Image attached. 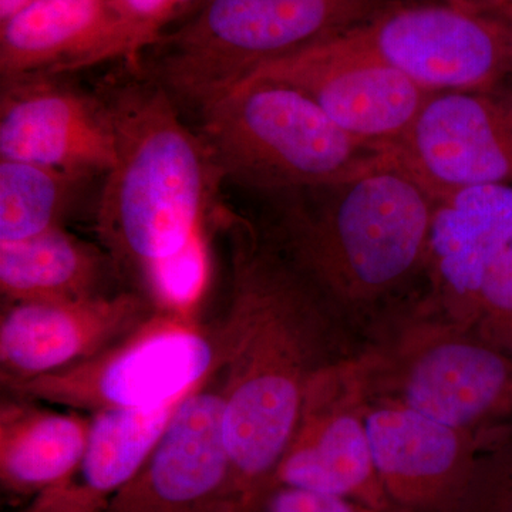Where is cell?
I'll return each mask as SVG.
<instances>
[{"instance_id":"6da1fadb","label":"cell","mask_w":512,"mask_h":512,"mask_svg":"<svg viewBox=\"0 0 512 512\" xmlns=\"http://www.w3.org/2000/svg\"><path fill=\"white\" fill-rule=\"evenodd\" d=\"M116 164L104 175L94 231L121 284L165 311L197 313L210 274L222 181L197 131L151 77L106 87Z\"/></svg>"},{"instance_id":"7a4b0ae2","label":"cell","mask_w":512,"mask_h":512,"mask_svg":"<svg viewBox=\"0 0 512 512\" xmlns=\"http://www.w3.org/2000/svg\"><path fill=\"white\" fill-rule=\"evenodd\" d=\"M229 298L214 330L221 372L222 434L229 460L271 470L284 457L318 376L319 305L325 299L261 228L222 207Z\"/></svg>"},{"instance_id":"3957f363","label":"cell","mask_w":512,"mask_h":512,"mask_svg":"<svg viewBox=\"0 0 512 512\" xmlns=\"http://www.w3.org/2000/svg\"><path fill=\"white\" fill-rule=\"evenodd\" d=\"M261 197L262 231L325 301L384 295L427 265L437 198L393 154L342 180Z\"/></svg>"},{"instance_id":"277c9868","label":"cell","mask_w":512,"mask_h":512,"mask_svg":"<svg viewBox=\"0 0 512 512\" xmlns=\"http://www.w3.org/2000/svg\"><path fill=\"white\" fill-rule=\"evenodd\" d=\"M197 113V133L222 181L259 195L332 183L392 157L350 137L284 84L244 80Z\"/></svg>"},{"instance_id":"5b68a950","label":"cell","mask_w":512,"mask_h":512,"mask_svg":"<svg viewBox=\"0 0 512 512\" xmlns=\"http://www.w3.org/2000/svg\"><path fill=\"white\" fill-rule=\"evenodd\" d=\"M400 0H208L163 36L148 77L200 109L259 67L366 25Z\"/></svg>"},{"instance_id":"8992f818","label":"cell","mask_w":512,"mask_h":512,"mask_svg":"<svg viewBox=\"0 0 512 512\" xmlns=\"http://www.w3.org/2000/svg\"><path fill=\"white\" fill-rule=\"evenodd\" d=\"M218 366L214 330L197 315L160 309L126 339L66 369L3 383L9 396L90 416L180 399Z\"/></svg>"},{"instance_id":"52a82bcc","label":"cell","mask_w":512,"mask_h":512,"mask_svg":"<svg viewBox=\"0 0 512 512\" xmlns=\"http://www.w3.org/2000/svg\"><path fill=\"white\" fill-rule=\"evenodd\" d=\"M340 39L429 92L495 89L512 74V6L484 12L400 0Z\"/></svg>"},{"instance_id":"ba28073f","label":"cell","mask_w":512,"mask_h":512,"mask_svg":"<svg viewBox=\"0 0 512 512\" xmlns=\"http://www.w3.org/2000/svg\"><path fill=\"white\" fill-rule=\"evenodd\" d=\"M390 151L436 198L512 185V90L430 93Z\"/></svg>"},{"instance_id":"9c48e42d","label":"cell","mask_w":512,"mask_h":512,"mask_svg":"<svg viewBox=\"0 0 512 512\" xmlns=\"http://www.w3.org/2000/svg\"><path fill=\"white\" fill-rule=\"evenodd\" d=\"M245 80L292 87L350 137L386 150L399 143L433 93L340 36L265 64Z\"/></svg>"},{"instance_id":"30bf717a","label":"cell","mask_w":512,"mask_h":512,"mask_svg":"<svg viewBox=\"0 0 512 512\" xmlns=\"http://www.w3.org/2000/svg\"><path fill=\"white\" fill-rule=\"evenodd\" d=\"M104 512H232L218 367L184 397L150 456Z\"/></svg>"},{"instance_id":"8fae6325","label":"cell","mask_w":512,"mask_h":512,"mask_svg":"<svg viewBox=\"0 0 512 512\" xmlns=\"http://www.w3.org/2000/svg\"><path fill=\"white\" fill-rule=\"evenodd\" d=\"M36 74L2 82L0 160L23 161L84 177L116 164L113 119L101 93Z\"/></svg>"},{"instance_id":"7c38bea8","label":"cell","mask_w":512,"mask_h":512,"mask_svg":"<svg viewBox=\"0 0 512 512\" xmlns=\"http://www.w3.org/2000/svg\"><path fill=\"white\" fill-rule=\"evenodd\" d=\"M160 309L133 289L83 301L3 303L0 382L28 380L84 362L126 339Z\"/></svg>"},{"instance_id":"4fadbf2b","label":"cell","mask_w":512,"mask_h":512,"mask_svg":"<svg viewBox=\"0 0 512 512\" xmlns=\"http://www.w3.org/2000/svg\"><path fill=\"white\" fill-rule=\"evenodd\" d=\"M365 427L377 474L397 510L456 512L477 457L456 429L410 407L377 410Z\"/></svg>"},{"instance_id":"5bb4252c","label":"cell","mask_w":512,"mask_h":512,"mask_svg":"<svg viewBox=\"0 0 512 512\" xmlns=\"http://www.w3.org/2000/svg\"><path fill=\"white\" fill-rule=\"evenodd\" d=\"M185 396L151 409L93 414L82 460L63 480L33 497L23 512L106 511L150 456Z\"/></svg>"},{"instance_id":"9a60e30c","label":"cell","mask_w":512,"mask_h":512,"mask_svg":"<svg viewBox=\"0 0 512 512\" xmlns=\"http://www.w3.org/2000/svg\"><path fill=\"white\" fill-rule=\"evenodd\" d=\"M275 485L397 510L377 474L366 427L356 417L323 414L308 403H303L295 436L276 470Z\"/></svg>"},{"instance_id":"2e32d148","label":"cell","mask_w":512,"mask_h":512,"mask_svg":"<svg viewBox=\"0 0 512 512\" xmlns=\"http://www.w3.org/2000/svg\"><path fill=\"white\" fill-rule=\"evenodd\" d=\"M407 407L460 430L512 412V360L497 346L444 343L420 357Z\"/></svg>"},{"instance_id":"e0dca14e","label":"cell","mask_w":512,"mask_h":512,"mask_svg":"<svg viewBox=\"0 0 512 512\" xmlns=\"http://www.w3.org/2000/svg\"><path fill=\"white\" fill-rule=\"evenodd\" d=\"M512 238V185H483L436 200L429 259L451 295L477 303L485 276Z\"/></svg>"},{"instance_id":"ac0fdd59","label":"cell","mask_w":512,"mask_h":512,"mask_svg":"<svg viewBox=\"0 0 512 512\" xmlns=\"http://www.w3.org/2000/svg\"><path fill=\"white\" fill-rule=\"evenodd\" d=\"M109 26L110 0H33L0 22V79L92 67Z\"/></svg>"},{"instance_id":"d6986e66","label":"cell","mask_w":512,"mask_h":512,"mask_svg":"<svg viewBox=\"0 0 512 512\" xmlns=\"http://www.w3.org/2000/svg\"><path fill=\"white\" fill-rule=\"evenodd\" d=\"M123 289L103 247L66 227L23 241L0 242L3 303L83 301Z\"/></svg>"},{"instance_id":"ffe728a7","label":"cell","mask_w":512,"mask_h":512,"mask_svg":"<svg viewBox=\"0 0 512 512\" xmlns=\"http://www.w3.org/2000/svg\"><path fill=\"white\" fill-rule=\"evenodd\" d=\"M92 416L56 412L22 397L0 404V484L15 497L37 494L63 480L82 460Z\"/></svg>"},{"instance_id":"44dd1931","label":"cell","mask_w":512,"mask_h":512,"mask_svg":"<svg viewBox=\"0 0 512 512\" xmlns=\"http://www.w3.org/2000/svg\"><path fill=\"white\" fill-rule=\"evenodd\" d=\"M90 180L43 165L0 160V242L64 228Z\"/></svg>"},{"instance_id":"7402d4cb","label":"cell","mask_w":512,"mask_h":512,"mask_svg":"<svg viewBox=\"0 0 512 512\" xmlns=\"http://www.w3.org/2000/svg\"><path fill=\"white\" fill-rule=\"evenodd\" d=\"M208 0H110V26L93 66L127 60L140 66V55L163 37L168 23Z\"/></svg>"},{"instance_id":"603a6c76","label":"cell","mask_w":512,"mask_h":512,"mask_svg":"<svg viewBox=\"0 0 512 512\" xmlns=\"http://www.w3.org/2000/svg\"><path fill=\"white\" fill-rule=\"evenodd\" d=\"M456 512H512V430L476 457Z\"/></svg>"},{"instance_id":"cb8c5ba5","label":"cell","mask_w":512,"mask_h":512,"mask_svg":"<svg viewBox=\"0 0 512 512\" xmlns=\"http://www.w3.org/2000/svg\"><path fill=\"white\" fill-rule=\"evenodd\" d=\"M247 512H403L377 510L369 505L301 488L275 485L268 488Z\"/></svg>"},{"instance_id":"d4e9b609","label":"cell","mask_w":512,"mask_h":512,"mask_svg":"<svg viewBox=\"0 0 512 512\" xmlns=\"http://www.w3.org/2000/svg\"><path fill=\"white\" fill-rule=\"evenodd\" d=\"M430 2L447 3L458 8L484 10V12H495V10L508 9L512 6V0H430Z\"/></svg>"},{"instance_id":"484cf974","label":"cell","mask_w":512,"mask_h":512,"mask_svg":"<svg viewBox=\"0 0 512 512\" xmlns=\"http://www.w3.org/2000/svg\"><path fill=\"white\" fill-rule=\"evenodd\" d=\"M33 0H0V22L9 19Z\"/></svg>"}]
</instances>
